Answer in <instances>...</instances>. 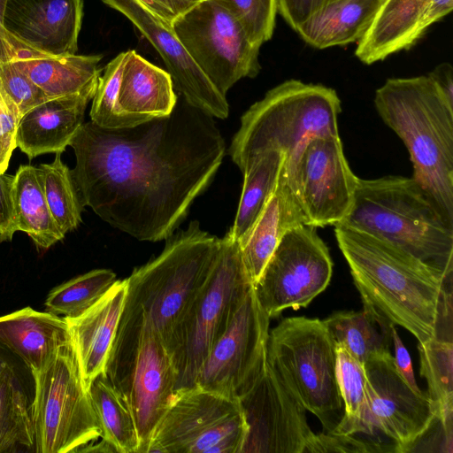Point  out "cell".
<instances>
[{
    "mask_svg": "<svg viewBox=\"0 0 453 453\" xmlns=\"http://www.w3.org/2000/svg\"><path fill=\"white\" fill-rule=\"evenodd\" d=\"M177 99L168 72L134 50L125 52L117 103L121 128L170 114Z\"/></svg>",
    "mask_w": 453,
    "mask_h": 453,
    "instance_id": "cell-23",
    "label": "cell"
},
{
    "mask_svg": "<svg viewBox=\"0 0 453 453\" xmlns=\"http://www.w3.org/2000/svg\"><path fill=\"white\" fill-rule=\"evenodd\" d=\"M335 345L336 379L344 404L343 416L330 434H374L369 421L366 375L364 365L345 346Z\"/></svg>",
    "mask_w": 453,
    "mask_h": 453,
    "instance_id": "cell-32",
    "label": "cell"
},
{
    "mask_svg": "<svg viewBox=\"0 0 453 453\" xmlns=\"http://www.w3.org/2000/svg\"><path fill=\"white\" fill-rule=\"evenodd\" d=\"M0 87L17 106L20 118L32 108L49 100L12 58L1 65Z\"/></svg>",
    "mask_w": 453,
    "mask_h": 453,
    "instance_id": "cell-39",
    "label": "cell"
},
{
    "mask_svg": "<svg viewBox=\"0 0 453 453\" xmlns=\"http://www.w3.org/2000/svg\"><path fill=\"white\" fill-rule=\"evenodd\" d=\"M239 401L248 426L241 453H303L315 435L308 425L306 410L267 360Z\"/></svg>",
    "mask_w": 453,
    "mask_h": 453,
    "instance_id": "cell-16",
    "label": "cell"
},
{
    "mask_svg": "<svg viewBox=\"0 0 453 453\" xmlns=\"http://www.w3.org/2000/svg\"><path fill=\"white\" fill-rule=\"evenodd\" d=\"M172 29L197 66L223 95L260 70V46L251 42L236 17L217 0H203L179 17Z\"/></svg>",
    "mask_w": 453,
    "mask_h": 453,
    "instance_id": "cell-12",
    "label": "cell"
},
{
    "mask_svg": "<svg viewBox=\"0 0 453 453\" xmlns=\"http://www.w3.org/2000/svg\"><path fill=\"white\" fill-rule=\"evenodd\" d=\"M81 204L139 241L166 240L210 185L225 156L214 118L181 96L172 112L104 128L91 120L72 139Z\"/></svg>",
    "mask_w": 453,
    "mask_h": 453,
    "instance_id": "cell-1",
    "label": "cell"
},
{
    "mask_svg": "<svg viewBox=\"0 0 453 453\" xmlns=\"http://www.w3.org/2000/svg\"><path fill=\"white\" fill-rule=\"evenodd\" d=\"M447 104L453 109V68L449 63L438 65L427 75Z\"/></svg>",
    "mask_w": 453,
    "mask_h": 453,
    "instance_id": "cell-45",
    "label": "cell"
},
{
    "mask_svg": "<svg viewBox=\"0 0 453 453\" xmlns=\"http://www.w3.org/2000/svg\"><path fill=\"white\" fill-rule=\"evenodd\" d=\"M104 374L132 412L139 453H147L177 397L176 374L162 339L136 314L122 311Z\"/></svg>",
    "mask_w": 453,
    "mask_h": 453,
    "instance_id": "cell-7",
    "label": "cell"
},
{
    "mask_svg": "<svg viewBox=\"0 0 453 453\" xmlns=\"http://www.w3.org/2000/svg\"><path fill=\"white\" fill-rule=\"evenodd\" d=\"M323 322L334 343L345 346L363 365L373 356L390 352L394 324L366 304L359 311L334 313Z\"/></svg>",
    "mask_w": 453,
    "mask_h": 453,
    "instance_id": "cell-29",
    "label": "cell"
},
{
    "mask_svg": "<svg viewBox=\"0 0 453 453\" xmlns=\"http://www.w3.org/2000/svg\"><path fill=\"white\" fill-rule=\"evenodd\" d=\"M8 365L6 361L0 356V372L4 369V367Z\"/></svg>",
    "mask_w": 453,
    "mask_h": 453,
    "instance_id": "cell-46",
    "label": "cell"
},
{
    "mask_svg": "<svg viewBox=\"0 0 453 453\" xmlns=\"http://www.w3.org/2000/svg\"><path fill=\"white\" fill-rule=\"evenodd\" d=\"M337 225L383 240L442 272H453V226L412 178H357L351 207Z\"/></svg>",
    "mask_w": 453,
    "mask_h": 453,
    "instance_id": "cell-4",
    "label": "cell"
},
{
    "mask_svg": "<svg viewBox=\"0 0 453 453\" xmlns=\"http://www.w3.org/2000/svg\"><path fill=\"white\" fill-rule=\"evenodd\" d=\"M47 204L60 232L74 230L81 222L82 205L74 188L71 170L58 153L49 164L38 165Z\"/></svg>",
    "mask_w": 453,
    "mask_h": 453,
    "instance_id": "cell-36",
    "label": "cell"
},
{
    "mask_svg": "<svg viewBox=\"0 0 453 453\" xmlns=\"http://www.w3.org/2000/svg\"><path fill=\"white\" fill-rule=\"evenodd\" d=\"M270 319L260 306L253 286L210 350L196 387L239 401L250 389L266 362Z\"/></svg>",
    "mask_w": 453,
    "mask_h": 453,
    "instance_id": "cell-15",
    "label": "cell"
},
{
    "mask_svg": "<svg viewBox=\"0 0 453 453\" xmlns=\"http://www.w3.org/2000/svg\"><path fill=\"white\" fill-rule=\"evenodd\" d=\"M391 333L392 344L395 350V356L393 357L398 372L413 390L421 392L414 377L410 354L399 337L395 325L391 326Z\"/></svg>",
    "mask_w": 453,
    "mask_h": 453,
    "instance_id": "cell-44",
    "label": "cell"
},
{
    "mask_svg": "<svg viewBox=\"0 0 453 453\" xmlns=\"http://www.w3.org/2000/svg\"><path fill=\"white\" fill-rule=\"evenodd\" d=\"M70 339L65 317L31 307L0 317V343L18 355L31 373L42 370Z\"/></svg>",
    "mask_w": 453,
    "mask_h": 453,
    "instance_id": "cell-25",
    "label": "cell"
},
{
    "mask_svg": "<svg viewBox=\"0 0 453 453\" xmlns=\"http://www.w3.org/2000/svg\"><path fill=\"white\" fill-rule=\"evenodd\" d=\"M266 360L288 390L313 413L326 433L342 416L335 345L318 319L292 317L269 332Z\"/></svg>",
    "mask_w": 453,
    "mask_h": 453,
    "instance_id": "cell-9",
    "label": "cell"
},
{
    "mask_svg": "<svg viewBox=\"0 0 453 453\" xmlns=\"http://www.w3.org/2000/svg\"><path fill=\"white\" fill-rule=\"evenodd\" d=\"M12 204L15 229L26 233L42 249L64 239L44 196L38 166L21 165L13 175Z\"/></svg>",
    "mask_w": 453,
    "mask_h": 453,
    "instance_id": "cell-28",
    "label": "cell"
},
{
    "mask_svg": "<svg viewBox=\"0 0 453 453\" xmlns=\"http://www.w3.org/2000/svg\"><path fill=\"white\" fill-rule=\"evenodd\" d=\"M149 12L172 27L179 17L203 0H135Z\"/></svg>",
    "mask_w": 453,
    "mask_h": 453,
    "instance_id": "cell-43",
    "label": "cell"
},
{
    "mask_svg": "<svg viewBox=\"0 0 453 453\" xmlns=\"http://www.w3.org/2000/svg\"><path fill=\"white\" fill-rule=\"evenodd\" d=\"M252 287L239 242L227 232L220 238L219 250L205 284L165 344L176 374L177 395L196 387L210 350L225 333Z\"/></svg>",
    "mask_w": 453,
    "mask_h": 453,
    "instance_id": "cell-8",
    "label": "cell"
},
{
    "mask_svg": "<svg viewBox=\"0 0 453 453\" xmlns=\"http://www.w3.org/2000/svg\"><path fill=\"white\" fill-rule=\"evenodd\" d=\"M452 9L453 0H384L355 54L371 65L408 50Z\"/></svg>",
    "mask_w": 453,
    "mask_h": 453,
    "instance_id": "cell-20",
    "label": "cell"
},
{
    "mask_svg": "<svg viewBox=\"0 0 453 453\" xmlns=\"http://www.w3.org/2000/svg\"><path fill=\"white\" fill-rule=\"evenodd\" d=\"M347 452H395L388 445L372 441H363L349 434L321 433L314 435L303 453Z\"/></svg>",
    "mask_w": 453,
    "mask_h": 453,
    "instance_id": "cell-40",
    "label": "cell"
},
{
    "mask_svg": "<svg viewBox=\"0 0 453 453\" xmlns=\"http://www.w3.org/2000/svg\"><path fill=\"white\" fill-rule=\"evenodd\" d=\"M127 279L118 280L93 306L75 318H65L82 378L89 388L104 373L127 296Z\"/></svg>",
    "mask_w": 453,
    "mask_h": 453,
    "instance_id": "cell-22",
    "label": "cell"
},
{
    "mask_svg": "<svg viewBox=\"0 0 453 453\" xmlns=\"http://www.w3.org/2000/svg\"><path fill=\"white\" fill-rule=\"evenodd\" d=\"M282 170L306 225L335 226L347 215L357 177L344 156L340 135L311 137L285 157Z\"/></svg>",
    "mask_w": 453,
    "mask_h": 453,
    "instance_id": "cell-13",
    "label": "cell"
},
{
    "mask_svg": "<svg viewBox=\"0 0 453 453\" xmlns=\"http://www.w3.org/2000/svg\"><path fill=\"white\" fill-rule=\"evenodd\" d=\"M82 18L83 0H6L3 26L42 51L76 54Z\"/></svg>",
    "mask_w": 453,
    "mask_h": 453,
    "instance_id": "cell-19",
    "label": "cell"
},
{
    "mask_svg": "<svg viewBox=\"0 0 453 453\" xmlns=\"http://www.w3.org/2000/svg\"><path fill=\"white\" fill-rule=\"evenodd\" d=\"M13 175L0 173V242L12 241L15 229L12 204Z\"/></svg>",
    "mask_w": 453,
    "mask_h": 453,
    "instance_id": "cell-42",
    "label": "cell"
},
{
    "mask_svg": "<svg viewBox=\"0 0 453 453\" xmlns=\"http://www.w3.org/2000/svg\"><path fill=\"white\" fill-rule=\"evenodd\" d=\"M9 34V33H8ZM12 58L49 99L95 95L101 69V55H53L42 51L9 34Z\"/></svg>",
    "mask_w": 453,
    "mask_h": 453,
    "instance_id": "cell-21",
    "label": "cell"
},
{
    "mask_svg": "<svg viewBox=\"0 0 453 453\" xmlns=\"http://www.w3.org/2000/svg\"><path fill=\"white\" fill-rule=\"evenodd\" d=\"M126 16L162 57L173 83L190 105L218 119H226L229 105L197 66L171 27L156 18L135 0H102Z\"/></svg>",
    "mask_w": 453,
    "mask_h": 453,
    "instance_id": "cell-18",
    "label": "cell"
},
{
    "mask_svg": "<svg viewBox=\"0 0 453 453\" xmlns=\"http://www.w3.org/2000/svg\"><path fill=\"white\" fill-rule=\"evenodd\" d=\"M220 238L197 221L166 239L162 252L127 278L124 310L139 316L165 346L173 329L205 284Z\"/></svg>",
    "mask_w": 453,
    "mask_h": 453,
    "instance_id": "cell-5",
    "label": "cell"
},
{
    "mask_svg": "<svg viewBox=\"0 0 453 453\" xmlns=\"http://www.w3.org/2000/svg\"><path fill=\"white\" fill-rule=\"evenodd\" d=\"M334 0H276L277 12L296 30L318 10Z\"/></svg>",
    "mask_w": 453,
    "mask_h": 453,
    "instance_id": "cell-41",
    "label": "cell"
},
{
    "mask_svg": "<svg viewBox=\"0 0 453 453\" xmlns=\"http://www.w3.org/2000/svg\"><path fill=\"white\" fill-rule=\"evenodd\" d=\"M239 20L248 37L261 46L271 39L275 27L276 0H217Z\"/></svg>",
    "mask_w": 453,
    "mask_h": 453,
    "instance_id": "cell-38",
    "label": "cell"
},
{
    "mask_svg": "<svg viewBox=\"0 0 453 453\" xmlns=\"http://www.w3.org/2000/svg\"><path fill=\"white\" fill-rule=\"evenodd\" d=\"M88 393L101 429L100 439L114 452L139 453V439L132 412L104 373L94 380Z\"/></svg>",
    "mask_w": 453,
    "mask_h": 453,
    "instance_id": "cell-31",
    "label": "cell"
},
{
    "mask_svg": "<svg viewBox=\"0 0 453 453\" xmlns=\"http://www.w3.org/2000/svg\"><path fill=\"white\" fill-rule=\"evenodd\" d=\"M374 105L405 144L411 178L453 226V109L427 75L387 80Z\"/></svg>",
    "mask_w": 453,
    "mask_h": 453,
    "instance_id": "cell-3",
    "label": "cell"
},
{
    "mask_svg": "<svg viewBox=\"0 0 453 453\" xmlns=\"http://www.w3.org/2000/svg\"><path fill=\"white\" fill-rule=\"evenodd\" d=\"M303 224L306 225V219L281 168L273 196L249 234L239 242L242 262L253 286L283 235Z\"/></svg>",
    "mask_w": 453,
    "mask_h": 453,
    "instance_id": "cell-26",
    "label": "cell"
},
{
    "mask_svg": "<svg viewBox=\"0 0 453 453\" xmlns=\"http://www.w3.org/2000/svg\"><path fill=\"white\" fill-rule=\"evenodd\" d=\"M27 395L8 364L0 372V453L35 444L34 426Z\"/></svg>",
    "mask_w": 453,
    "mask_h": 453,
    "instance_id": "cell-34",
    "label": "cell"
},
{
    "mask_svg": "<svg viewBox=\"0 0 453 453\" xmlns=\"http://www.w3.org/2000/svg\"><path fill=\"white\" fill-rule=\"evenodd\" d=\"M340 112L334 89L286 81L244 112L229 155L242 172L253 157L265 152L280 151L288 158L313 136L339 135Z\"/></svg>",
    "mask_w": 453,
    "mask_h": 453,
    "instance_id": "cell-6",
    "label": "cell"
},
{
    "mask_svg": "<svg viewBox=\"0 0 453 453\" xmlns=\"http://www.w3.org/2000/svg\"><path fill=\"white\" fill-rule=\"evenodd\" d=\"M286 155L269 151L253 157L244 170L242 195L229 234L238 242L250 231L273 196Z\"/></svg>",
    "mask_w": 453,
    "mask_h": 453,
    "instance_id": "cell-30",
    "label": "cell"
},
{
    "mask_svg": "<svg viewBox=\"0 0 453 453\" xmlns=\"http://www.w3.org/2000/svg\"><path fill=\"white\" fill-rule=\"evenodd\" d=\"M333 261L316 227L300 225L287 232L254 285L257 299L272 319L284 310L306 307L328 286Z\"/></svg>",
    "mask_w": 453,
    "mask_h": 453,
    "instance_id": "cell-14",
    "label": "cell"
},
{
    "mask_svg": "<svg viewBox=\"0 0 453 453\" xmlns=\"http://www.w3.org/2000/svg\"><path fill=\"white\" fill-rule=\"evenodd\" d=\"M124 59L125 52L119 53L107 64L98 79L89 116L101 127L121 128L117 103Z\"/></svg>",
    "mask_w": 453,
    "mask_h": 453,
    "instance_id": "cell-37",
    "label": "cell"
},
{
    "mask_svg": "<svg viewBox=\"0 0 453 453\" xmlns=\"http://www.w3.org/2000/svg\"><path fill=\"white\" fill-rule=\"evenodd\" d=\"M32 376L35 396L30 413L35 452H79L99 440L101 429L72 336Z\"/></svg>",
    "mask_w": 453,
    "mask_h": 453,
    "instance_id": "cell-10",
    "label": "cell"
},
{
    "mask_svg": "<svg viewBox=\"0 0 453 453\" xmlns=\"http://www.w3.org/2000/svg\"><path fill=\"white\" fill-rule=\"evenodd\" d=\"M420 375L427 382L426 395L435 417L444 429L452 434L453 424V342L431 339L418 342Z\"/></svg>",
    "mask_w": 453,
    "mask_h": 453,
    "instance_id": "cell-33",
    "label": "cell"
},
{
    "mask_svg": "<svg viewBox=\"0 0 453 453\" xmlns=\"http://www.w3.org/2000/svg\"><path fill=\"white\" fill-rule=\"evenodd\" d=\"M94 95L49 99L26 112L18 123L16 145L30 159L64 152L81 125Z\"/></svg>",
    "mask_w": 453,
    "mask_h": 453,
    "instance_id": "cell-24",
    "label": "cell"
},
{
    "mask_svg": "<svg viewBox=\"0 0 453 453\" xmlns=\"http://www.w3.org/2000/svg\"><path fill=\"white\" fill-rule=\"evenodd\" d=\"M364 367L371 426L389 437L396 452H409L432 424L434 404L426 393L408 385L391 352L372 357Z\"/></svg>",
    "mask_w": 453,
    "mask_h": 453,
    "instance_id": "cell-17",
    "label": "cell"
},
{
    "mask_svg": "<svg viewBox=\"0 0 453 453\" xmlns=\"http://www.w3.org/2000/svg\"><path fill=\"white\" fill-rule=\"evenodd\" d=\"M384 0H334L318 10L295 31L318 49L358 42Z\"/></svg>",
    "mask_w": 453,
    "mask_h": 453,
    "instance_id": "cell-27",
    "label": "cell"
},
{
    "mask_svg": "<svg viewBox=\"0 0 453 453\" xmlns=\"http://www.w3.org/2000/svg\"><path fill=\"white\" fill-rule=\"evenodd\" d=\"M334 226L363 304L408 330L418 342L453 340V272L430 266L372 235Z\"/></svg>",
    "mask_w": 453,
    "mask_h": 453,
    "instance_id": "cell-2",
    "label": "cell"
},
{
    "mask_svg": "<svg viewBox=\"0 0 453 453\" xmlns=\"http://www.w3.org/2000/svg\"><path fill=\"white\" fill-rule=\"evenodd\" d=\"M247 432L240 401L195 387L177 395L147 453H241Z\"/></svg>",
    "mask_w": 453,
    "mask_h": 453,
    "instance_id": "cell-11",
    "label": "cell"
},
{
    "mask_svg": "<svg viewBox=\"0 0 453 453\" xmlns=\"http://www.w3.org/2000/svg\"><path fill=\"white\" fill-rule=\"evenodd\" d=\"M110 269H95L55 287L44 302L48 312L75 318L93 306L117 281Z\"/></svg>",
    "mask_w": 453,
    "mask_h": 453,
    "instance_id": "cell-35",
    "label": "cell"
}]
</instances>
